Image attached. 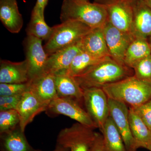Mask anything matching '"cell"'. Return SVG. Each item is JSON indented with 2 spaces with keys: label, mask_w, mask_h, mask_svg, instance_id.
<instances>
[{
  "label": "cell",
  "mask_w": 151,
  "mask_h": 151,
  "mask_svg": "<svg viewBox=\"0 0 151 151\" xmlns=\"http://www.w3.org/2000/svg\"><path fill=\"white\" fill-rule=\"evenodd\" d=\"M134 75L132 68L118 62L108 57L84 73L74 76L82 89L101 88L107 84L117 82Z\"/></svg>",
  "instance_id": "cell-1"
},
{
  "label": "cell",
  "mask_w": 151,
  "mask_h": 151,
  "mask_svg": "<svg viewBox=\"0 0 151 151\" xmlns=\"http://www.w3.org/2000/svg\"><path fill=\"white\" fill-rule=\"evenodd\" d=\"M109 99L117 100L134 108L151 99V81L129 76L102 87Z\"/></svg>",
  "instance_id": "cell-2"
},
{
  "label": "cell",
  "mask_w": 151,
  "mask_h": 151,
  "mask_svg": "<svg viewBox=\"0 0 151 151\" xmlns=\"http://www.w3.org/2000/svg\"><path fill=\"white\" fill-rule=\"evenodd\" d=\"M60 19L61 22L78 21L93 29L104 27L108 17L106 9L101 4L63 0Z\"/></svg>",
  "instance_id": "cell-3"
},
{
  "label": "cell",
  "mask_w": 151,
  "mask_h": 151,
  "mask_svg": "<svg viewBox=\"0 0 151 151\" xmlns=\"http://www.w3.org/2000/svg\"><path fill=\"white\" fill-rule=\"evenodd\" d=\"M52 27V35L43 46L49 55L78 43L92 29L85 24L75 20L63 22Z\"/></svg>",
  "instance_id": "cell-4"
},
{
  "label": "cell",
  "mask_w": 151,
  "mask_h": 151,
  "mask_svg": "<svg viewBox=\"0 0 151 151\" xmlns=\"http://www.w3.org/2000/svg\"><path fill=\"white\" fill-rule=\"evenodd\" d=\"M94 129L77 122L60 132L56 145L70 151H88L97 135Z\"/></svg>",
  "instance_id": "cell-5"
},
{
  "label": "cell",
  "mask_w": 151,
  "mask_h": 151,
  "mask_svg": "<svg viewBox=\"0 0 151 151\" xmlns=\"http://www.w3.org/2000/svg\"><path fill=\"white\" fill-rule=\"evenodd\" d=\"M45 112L49 117L64 115L84 126L94 129L97 128L82 104L73 99L57 95L50 101Z\"/></svg>",
  "instance_id": "cell-6"
},
{
  "label": "cell",
  "mask_w": 151,
  "mask_h": 151,
  "mask_svg": "<svg viewBox=\"0 0 151 151\" xmlns=\"http://www.w3.org/2000/svg\"><path fill=\"white\" fill-rule=\"evenodd\" d=\"M83 89L84 108L101 132L110 116L108 97L101 88Z\"/></svg>",
  "instance_id": "cell-7"
},
{
  "label": "cell",
  "mask_w": 151,
  "mask_h": 151,
  "mask_svg": "<svg viewBox=\"0 0 151 151\" xmlns=\"http://www.w3.org/2000/svg\"><path fill=\"white\" fill-rule=\"evenodd\" d=\"M109 115L113 119L124 141L127 151H137L140 148L131 132L129 108L124 103L108 98Z\"/></svg>",
  "instance_id": "cell-8"
},
{
  "label": "cell",
  "mask_w": 151,
  "mask_h": 151,
  "mask_svg": "<svg viewBox=\"0 0 151 151\" xmlns=\"http://www.w3.org/2000/svg\"><path fill=\"white\" fill-rule=\"evenodd\" d=\"M94 2L105 7L108 21L113 26L124 32L132 34L133 10L130 4L125 0H95Z\"/></svg>",
  "instance_id": "cell-9"
},
{
  "label": "cell",
  "mask_w": 151,
  "mask_h": 151,
  "mask_svg": "<svg viewBox=\"0 0 151 151\" xmlns=\"http://www.w3.org/2000/svg\"><path fill=\"white\" fill-rule=\"evenodd\" d=\"M24 46L29 81L45 73L49 55L42 46V40L33 36L27 35Z\"/></svg>",
  "instance_id": "cell-10"
},
{
  "label": "cell",
  "mask_w": 151,
  "mask_h": 151,
  "mask_svg": "<svg viewBox=\"0 0 151 151\" xmlns=\"http://www.w3.org/2000/svg\"><path fill=\"white\" fill-rule=\"evenodd\" d=\"M103 30L111 58L119 64L126 65L124 61L125 54L135 37L132 34L118 29L108 21Z\"/></svg>",
  "instance_id": "cell-11"
},
{
  "label": "cell",
  "mask_w": 151,
  "mask_h": 151,
  "mask_svg": "<svg viewBox=\"0 0 151 151\" xmlns=\"http://www.w3.org/2000/svg\"><path fill=\"white\" fill-rule=\"evenodd\" d=\"M49 104L42 102L29 90L22 94L16 110L19 116V126L23 132H24L26 127L35 116L46 111Z\"/></svg>",
  "instance_id": "cell-12"
},
{
  "label": "cell",
  "mask_w": 151,
  "mask_h": 151,
  "mask_svg": "<svg viewBox=\"0 0 151 151\" xmlns=\"http://www.w3.org/2000/svg\"><path fill=\"white\" fill-rule=\"evenodd\" d=\"M133 10L132 34L147 39L151 35V9L142 0L131 4Z\"/></svg>",
  "instance_id": "cell-13"
},
{
  "label": "cell",
  "mask_w": 151,
  "mask_h": 151,
  "mask_svg": "<svg viewBox=\"0 0 151 151\" xmlns=\"http://www.w3.org/2000/svg\"><path fill=\"white\" fill-rule=\"evenodd\" d=\"M80 41L49 55L45 73L55 74L67 70L75 57L82 50Z\"/></svg>",
  "instance_id": "cell-14"
},
{
  "label": "cell",
  "mask_w": 151,
  "mask_h": 151,
  "mask_svg": "<svg viewBox=\"0 0 151 151\" xmlns=\"http://www.w3.org/2000/svg\"><path fill=\"white\" fill-rule=\"evenodd\" d=\"M29 81L28 67L26 60L19 62L1 60L0 83L19 84Z\"/></svg>",
  "instance_id": "cell-15"
},
{
  "label": "cell",
  "mask_w": 151,
  "mask_h": 151,
  "mask_svg": "<svg viewBox=\"0 0 151 151\" xmlns=\"http://www.w3.org/2000/svg\"><path fill=\"white\" fill-rule=\"evenodd\" d=\"M82 50L99 58L111 57L105 41L103 28L92 29L81 40Z\"/></svg>",
  "instance_id": "cell-16"
},
{
  "label": "cell",
  "mask_w": 151,
  "mask_h": 151,
  "mask_svg": "<svg viewBox=\"0 0 151 151\" xmlns=\"http://www.w3.org/2000/svg\"><path fill=\"white\" fill-rule=\"evenodd\" d=\"M0 20L12 33H18L23 25V19L19 10L17 0H0Z\"/></svg>",
  "instance_id": "cell-17"
},
{
  "label": "cell",
  "mask_w": 151,
  "mask_h": 151,
  "mask_svg": "<svg viewBox=\"0 0 151 151\" xmlns=\"http://www.w3.org/2000/svg\"><path fill=\"white\" fill-rule=\"evenodd\" d=\"M54 75L58 96L73 99L83 104V89L74 77L64 71H60Z\"/></svg>",
  "instance_id": "cell-18"
},
{
  "label": "cell",
  "mask_w": 151,
  "mask_h": 151,
  "mask_svg": "<svg viewBox=\"0 0 151 151\" xmlns=\"http://www.w3.org/2000/svg\"><path fill=\"white\" fill-rule=\"evenodd\" d=\"M1 151H37L30 145L19 126L0 133Z\"/></svg>",
  "instance_id": "cell-19"
},
{
  "label": "cell",
  "mask_w": 151,
  "mask_h": 151,
  "mask_svg": "<svg viewBox=\"0 0 151 151\" xmlns=\"http://www.w3.org/2000/svg\"><path fill=\"white\" fill-rule=\"evenodd\" d=\"M29 82V90L42 102L49 104L57 95L54 74L44 73Z\"/></svg>",
  "instance_id": "cell-20"
},
{
  "label": "cell",
  "mask_w": 151,
  "mask_h": 151,
  "mask_svg": "<svg viewBox=\"0 0 151 151\" xmlns=\"http://www.w3.org/2000/svg\"><path fill=\"white\" fill-rule=\"evenodd\" d=\"M129 120L132 135L140 148L151 151V131L133 108H129Z\"/></svg>",
  "instance_id": "cell-21"
},
{
  "label": "cell",
  "mask_w": 151,
  "mask_h": 151,
  "mask_svg": "<svg viewBox=\"0 0 151 151\" xmlns=\"http://www.w3.org/2000/svg\"><path fill=\"white\" fill-rule=\"evenodd\" d=\"M151 54V48L148 40L135 37L127 48L124 64L133 69L137 63Z\"/></svg>",
  "instance_id": "cell-22"
},
{
  "label": "cell",
  "mask_w": 151,
  "mask_h": 151,
  "mask_svg": "<svg viewBox=\"0 0 151 151\" xmlns=\"http://www.w3.org/2000/svg\"><path fill=\"white\" fill-rule=\"evenodd\" d=\"M101 132L107 151H127L122 136L110 116Z\"/></svg>",
  "instance_id": "cell-23"
},
{
  "label": "cell",
  "mask_w": 151,
  "mask_h": 151,
  "mask_svg": "<svg viewBox=\"0 0 151 151\" xmlns=\"http://www.w3.org/2000/svg\"><path fill=\"white\" fill-rule=\"evenodd\" d=\"M108 57L99 58L82 50L75 57L71 65L67 70L62 71H64L70 76L74 77L84 73L90 67Z\"/></svg>",
  "instance_id": "cell-24"
},
{
  "label": "cell",
  "mask_w": 151,
  "mask_h": 151,
  "mask_svg": "<svg viewBox=\"0 0 151 151\" xmlns=\"http://www.w3.org/2000/svg\"><path fill=\"white\" fill-rule=\"evenodd\" d=\"M53 31V27L47 24L44 17L32 12L31 17L26 29L27 35L33 36L41 40L47 41Z\"/></svg>",
  "instance_id": "cell-25"
},
{
  "label": "cell",
  "mask_w": 151,
  "mask_h": 151,
  "mask_svg": "<svg viewBox=\"0 0 151 151\" xmlns=\"http://www.w3.org/2000/svg\"><path fill=\"white\" fill-rule=\"evenodd\" d=\"M19 124V116L16 110L0 111V133L13 129Z\"/></svg>",
  "instance_id": "cell-26"
},
{
  "label": "cell",
  "mask_w": 151,
  "mask_h": 151,
  "mask_svg": "<svg viewBox=\"0 0 151 151\" xmlns=\"http://www.w3.org/2000/svg\"><path fill=\"white\" fill-rule=\"evenodd\" d=\"M133 69L134 76L137 78L151 81V54L137 63Z\"/></svg>",
  "instance_id": "cell-27"
},
{
  "label": "cell",
  "mask_w": 151,
  "mask_h": 151,
  "mask_svg": "<svg viewBox=\"0 0 151 151\" xmlns=\"http://www.w3.org/2000/svg\"><path fill=\"white\" fill-rule=\"evenodd\" d=\"M29 82L19 84L0 83V96L22 94L29 90Z\"/></svg>",
  "instance_id": "cell-28"
},
{
  "label": "cell",
  "mask_w": 151,
  "mask_h": 151,
  "mask_svg": "<svg viewBox=\"0 0 151 151\" xmlns=\"http://www.w3.org/2000/svg\"><path fill=\"white\" fill-rule=\"evenodd\" d=\"M132 108L151 131V99L142 105Z\"/></svg>",
  "instance_id": "cell-29"
},
{
  "label": "cell",
  "mask_w": 151,
  "mask_h": 151,
  "mask_svg": "<svg viewBox=\"0 0 151 151\" xmlns=\"http://www.w3.org/2000/svg\"><path fill=\"white\" fill-rule=\"evenodd\" d=\"M22 94L0 96V111L16 110Z\"/></svg>",
  "instance_id": "cell-30"
},
{
  "label": "cell",
  "mask_w": 151,
  "mask_h": 151,
  "mask_svg": "<svg viewBox=\"0 0 151 151\" xmlns=\"http://www.w3.org/2000/svg\"><path fill=\"white\" fill-rule=\"evenodd\" d=\"M88 151H108L105 147L102 134L97 132L94 142Z\"/></svg>",
  "instance_id": "cell-31"
},
{
  "label": "cell",
  "mask_w": 151,
  "mask_h": 151,
  "mask_svg": "<svg viewBox=\"0 0 151 151\" xmlns=\"http://www.w3.org/2000/svg\"><path fill=\"white\" fill-rule=\"evenodd\" d=\"M48 1V0H37L32 12L44 17L45 9L46 7Z\"/></svg>",
  "instance_id": "cell-32"
},
{
  "label": "cell",
  "mask_w": 151,
  "mask_h": 151,
  "mask_svg": "<svg viewBox=\"0 0 151 151\" xmlns=\"http://www.w3.org/2000/svg\"><path fill=\"white\" fill-rule=\"evenodd\" d=\"M37 151H42L39 150H37ZM52 151H70L68 149L65 148L63 147H61L58 145H56L55 146V149L53 150Z\"/></svg>",
  "instance_id": "cell-33"
},
{
  "label": "cell",
  "mask_w": 151,
  "mask_h": 151,
  "mask_svg": "<svg viewBox=\"0 0 151 151\" xmlns=\"http://www.w3.org/2000/svg\"><path fill=\"white\" fill-rule=\"evenodd\" d=\"M142 1L151 9V0H142Z\"/></svg>",
  "instance_id": "cell-34"
},
{
  "label": "cell",
  "mask_w": 151,
  "mask_h": 151,
  "mask_svg": "<svg viewBox=\"0 0 151 151\" xmlns=\"http://www.w3.org/2000/svg\"><path fill=\"white\" fill-rule=\"evenodd\" d=\"M127 2L129 3L130 4H134V3L139 1H141V0H125Z\"/></svg>",
  "instance_id": "cell-35"
},
{
  "label": "cell",
  "mask_w": 151,
  "mask_h": 151,
  "mask_svg": "<svg viewBox=\"0 0 151 151\" xmlns=\"http://www.w3.org/2000/svg\"><path fill=\"white\" fill-rule=\"evenodd\" d=\"M78 2H88L89 1V0H75Z\"/></svg>",
  "instance_id": "cell-36"
},
{
  "label": "cell",
  "mask_w": 151,
  "mask_h": 151,
  "mask_svg": "<svg viewBox=\"0 0 151 151\" xmlns=\"http://www.w3.org/2000/svg\"><path fill=\"white\" fill-rule=\"evenodd\" d=\"M149 42L150 43V47L151 48V35L150 37L149 38Z\"/></svg>",
  "instance_id": "cell-37"
},
{
  "label": "cell",
  "mask_w": 151,
  "mask_h": 151,
  "mask_svg": "<svg viewBox=\"0 0 151 151\" xmlns=\"http://www.w3.org/2000/svg\"></svg>",
  "instance_id": "cell-38"
}]
</instances>
